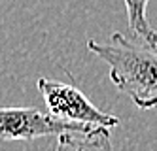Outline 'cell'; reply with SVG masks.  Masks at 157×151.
<instances>
[{"instance_id":"5","label":"cell","mask_w":157,"mask_h":151,"mask_svg":"<svg viewBox=\"0 0 157 151\" xmlns=\"http://www.w3.org/2000/svg\"><path fill=\"white\" fill-rule=\"evenodd\" d=\"M127 8V25L134 38L157 43V30L150 25L148 15H146V8H148V0H125Z\"/></svg>"},{"instance_id":"3","label":"cell","mask_w":157,"mask_h":151,"mask_svg":"<svg viewBox=\"0 0 157 151\" xmlns=\"http://www.w3.org/2000/svg\"><path fill=\"white\" fill-rule=\"evenodd\" d=\"M91 125L68 123L42 113L36 108H0V140H36L42 136L61 134L66 130H87Z\"/></svg>"},{"instance_id":"2","label":"cell","mask_w":157,"mask_h":151,"mask_svg":"<svg viewBox=\"0 0 157 151\" xmlns=\"http://www.w3.org/2000/svg\"><path fill=\"white\" fill-rule=\"evenodd\" d=\"M38 91L46 100L49 115L68 123H82L91 126H117L119 119L116 115L100 111L95 104H91L85 95L72 83H63L55 79H38Z\"/></svg>"},{"instance_id":"4","label":"cell","mask_w":157,"mask_h":151,"mask_svg":"<svg viewBox=\"0 0 157 151\" xmlns=\"http://www.w3.org/2000/svg\"><path fill=\"white\" fill-rule=\"evenodd\" d=\"M55 151H114L106 126L87 130H66L57 134Z\"/></svg>"},{"instance_id":"1","label":"cell","mask_w":157,"mask_h":151,"mask_svg":"<svg viewBox=\"0 0 157 151\" xmlns=\"http://www.w3.org/2000/svg\"><path fill=\"white\" fill-rule=\"evenodd\" d=\"M87 49L108 64L112 83L136 108H157V43L114 32L108 43L87 40Z\"/></svg>"}]
</instances>
